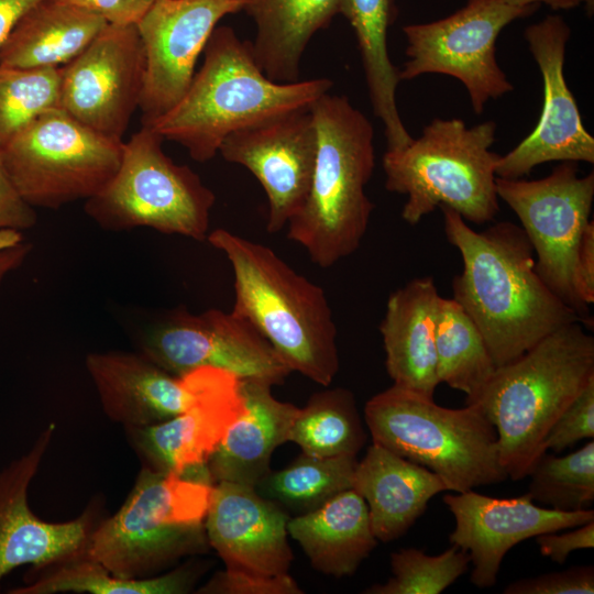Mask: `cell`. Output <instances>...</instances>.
<instances>
[{
    "instance_id": "6da1fadb",
    "label": "cell",
    "mask_w": 594,
    "mask_h": 594,
    "mask_svg": "<svg viewBox=\"0 0 594 594\" xmlns=\"http://www.w3.org/2000/svg\"><path fill=\"white\" fill-rule=\"evenodd\" d=\"M440 209L447 239L463 261L461 274L453 279V299L477 327L496 367L557 329L583 322L537 273L521 227L503 221L477 232L457 211Z\"/></svg>"
},
{
    "instance_id": "7a4b0ae2",
    "label": "cell",
    "mask_w": 594,
    "mask_h": 594,
    "mask_svg": "<svg viewBox=\"0 0 594 594\" xmlns=\"http://www.w3.org/2000/svg\"><path fill=\"white\" fill-rule=\"evenodd\" d=\"M332 86L328 78L286 84L271 80L257 66L251 42L221 25L211 33L204 63L184 96L148 127L204 163L219 153L229 134L276 116L310 109Z\"/></svg>"
},
{
    "instance_id": "3957f363",
    "label": "cell",
    "mask_w": 594,
    "mask_h": 594,
    "mask_svg": "<svg viewBox=\"0 0 594 594\" xmlns=\"http://www.w3.org/2000/svg\"><path fill=\"white\" fill-rule=\"evenodd\" d=\"M232 266L235 315L248 320L290 372L329 386L340 366L337 327L322 287L271 248L227 229L206 239Z\"/></svg>"
},
{
    "instance_id": "277c9868",
    "label": "cell",
    "mask_w": 594,
    "mask_h": 594,
    "mask_svg": "<svg viewBox=\"0 0 594 594\" xmlns=\"http://www.w3.org/2000/svg\"><path fill=\"white\" fill-rule=\"evenodd\" d=\"M583 322L565 324L514 361L497 366L471 404L497 433L508 477H526L546 452L543 442L558 417L594 380V338Z\"/></svg>"
},
{
    "instance_id": "5b68a950",
    "label": "cell",
    "mask_w": 594,
    "mask_h": 594,
    "mask_svg": "<svg viewBox=\"0 0 594 594\" xmlns=\"http://www.w3.org/2000/svg\"><path fill=\"white\" fill-rule=\"evenodd\" d=\"M317 152L309 191L287 223V238L311 262L329 267L353 254L369 228L373 202L365 193L375 165L371 121L345 96L319 97L310 107Z\"/></svg>"
},
{
    "instance_id": "8992f818",
    "label": "cell",
    "mask_w": 594,
    "mask_h": 594,
    "mask_svg": "<svg viewBox=\"0 0 594 594\" xmlns=\"http://www.w3.org/2000/svg\"><path fill=\"white\" fill-rule=\"evenodd\" d=\"M215 484L207 464L183 473L143 466L123 505L94 528L82 553L116 576L144 579L208 552L205 517Z\"/></svg>"
},
{
    "instance_id": "52a82bcc",
    "label": "cell",
    "mask_w": 594,
    "mask_h": 594,
    "mask_svg": "<svg viewBox=\"0 0 594 594\" xmlns=\"http://www.w3.org/2000/svg\"><path fill=\"white\" fill-rule=\"evenodd\" d=\"M496 124L468 127L461 119H433L404 148L387 151L382 165L388 191L407 196L402 218L417 224L446 206L465 221H493L499 211L496 167L491 150Z\"/></svg>"
},
{
    "instance_id": "ba28073f",
    "label": "cell",
    "mask_w": 594,
    "mask_h": 594,
    "mask_svg": "<svg viewBox=\"0 0 594 594\" xmlns=\"http://www.w3.org/2000/svg\"><path fill=\"white\" fill-rule=\"evenodd\" d=\"M364 419L372 442L430 470L450 492L508 477L496 430L476 404L447 408L393 384L366 403Z\"/></svg>"
},
{
    "instance_id": "9c48e42d",
    "label": "cell",
    "mask_w": 594,
    "mask_h": 594,
    "mask_svg": "<svg viewBox=\"0 0 594 594\" xmlns=\"http://www.w3.org/2000/svg\"><path fill=\"white\" fill-rule=\"evenodd\" d=\"M163 141L148 125L133 133L116 174L85 211L105 230L151 228L204 241L216 196L194 169L166 155Z\"/></svg>"
},
{
    "instance_id": "30bf717a",
    "label": "cell",
    "mask_w": 594,
    "mask_h": 594,
    "mask_svg": "<svg viewBox=\"0 0 594 594\" xmlns=\"http://www.w3.org/2000/svg\"><path fill=\"white\" fill-rule=\"evenodd\" d=\"M123 143L57 108L20 130L0 147V157L28 205L58 209L86 201L109 183L121 163Z\"/></svg>"
},
{
    "instance_id": "8fae6325",
    "label": "cell",
    "mask_w": 594,
    "mask_h": 594,
    "mask_svg": "<svg viewBox=\"0 0 594 594\" xmlns=\"http://www.w3.org/2000/svg\"><path fill=\"white\" fill-rule=\"evenodd\" d=\"M538 4L512 7L498 0H468L451 15L403 28L407 40L400 80L425 74H442L465 87L473 111L481 114L491 99L514 87L496 61V41L516 19L532 14Z\"/></svg>"
},
{
    "instance_id": "7c38bea8",
    "label": "cell",
    "mask_w": 594,
    "mask_h": 594,
    "mask_svg": "<svg viewBox=\"0 0 594 594\" xmlns=\"http://www.w3.org/2000/svg\"><path fill=\"white\" fill-rule=\"evenodd\" d=\"M578 170L575 162H562L541 179L496 177V190L518 217L541 279L588 322L587 307L573 288L572 270L580 239L591 221L594 174L580 177Z\"/></svg>"
},
{
    "instance_id": "4fadbf2b",
    "label": "cell",
    "mask_w": 594,
    "mask_h": 594,
    "mask_svg": "<svg viewBox=\"0 0 594 594\" xmlns=\"http://www.w3.org/2000/svg\"><path fill=\"white\" fill-rule=\"evenodd\" d=\"M140 349L141 354L176 375L215 367L241 380L277 385L292 373L266 339L233 311H173L144 333Z\"/></svg>"
},
{
    "instance_id": "5bb4252c",
    "label": "cell",
    "mask_w": 594,
    "mask_h": 594,
    "mask_svg": "<svg viewBox=\"0 0 594 594\" xmlns=\"http://www.w3.org/2000/svg\"><path fill=\"white\" fill-rule=\"evenodd\" d=\"M146 59L135 24H111L61 67L59 109L109 138L122 140L139 109Z\"/></svg>"
},
{
    "instance_id": "9a60e30c",
    "label": "cell",
    "mask_w": 594,
    "mask_h": 594,
    "mask_svg": "<svg viewBox=\"0 0 594 594\" xmlns=\"http://www.w3.org/2000/svg\"><path fill=\"white\" fill-rule=\"evenodd\" d=\"M242 7L243 0H155L135 24L146 59L139 105L142 125L179 101L218 22Z\"/></svg>"
},
{
    "instance_id": "2e32d148",
    "label": "cell",
    "mask_w": 594,
    "mask_h": 594,
    "mask_svg": "<svg viewBox=\"0 0 594 594\" xmlns=\"http://www.w3.org/2000/svg\"><path fill=\"white\" fill-rule=\"evenodd\" d=\"M571 30L563 18L547 15L525 30L530 53L543 81L541 114L534 131L501 155L497 177L520 178L548 162L594 163V138L586 131L564 77L565 47Z\"/></svg>"
},
{
    "instance_id": "e0dca14e",
    "label": "cell",
    "mask_w": 594,
    "mask_h": 594,
    "mask_svg": "<svg viewBox=\"0 0 594 594\" xmlns=\"http://www.w3.org/2000/svg\"><path fill=\"white\" fill-rule=\"evenodd\" d=\"M317 152L310 109L276 116L229 134L219 153L249 169L268 202L266 229L276 233L300 210L309 191Z\"/></svg>"
},
{
    "instance_id": "ac0fdd59",
    "label": "cell",
    "mask_w": 594,
    "mask_h": 594,
    "mask_svg": "<svg viewBox=\"0 0 594 594\" xmlns=\"http://www.w3.org/2000/svg\"><path fill=\"white\" fill-rule=\"evenodd\" d=\"M443 502L455 522L449 541L469 553L473 564L470 580L480 588L496 583L504 557L517 543L594 520L590 508L559 512L536 505L528 493L496 498L471 490L448 493Z\"/></svg>"
},
{
    "instance_id": "d6986e66",
    "label": "cell",
    "mask_w": 594,
    "mask_h": 594,
    "mask_svg": "<svg viewBox=\"0 0 594 594\" xmlns=\"http://www.w3.org/2000/svg\"><path fill=\"white\" fill-rule=\"evenodd\" d=\"M86 369L105 413L124 427L154 425L183 414L222 371L200 367L176 375L141 353L120 351L89 353Z\"/></svg>"
},
{
    "instance_id": "ffe728a7",
    "label": "cell",
    "mask_w": 594,
    "mask_h": 594,
    "mask_svg": "<svg viewBox=\"0 0 594 594\" xmlns=\"http://www.w3.org/2000/svg\"><path fill=\"white\" fill-rule=\"evenodd\" d=\"M55 424H50L32 449L0 474V581L11 570L36 569L81 553L96 527L92 510L67 522H47L28 506V487L46 452Z\"/></svg>"
},
{
    "instance_id": "44dd1931",
    "label": "cell",
    "mask_w": 594,
    "mask_h": 594,
    "mask_svg": "<svg viewBox=\"0 0 594 594\" xmlns=\"http://www.w3.org/2000/svg\"><path fill=\"white\" fill-rule=\"evenodd\" d=\"M289 515L252 486L217 482L205 528L208 542L227 569L262 575L287 574L293 561L288 544Z\"/></svg>"
},
{
    "instance_id": "7402d4cb",
    "label": "cell",
    "mask_w": 594,
    "mask_h": 594,
    "mask_svg": "<svg viewBox=\"0 0 594 594\" xmlns=\"http://www.w3.org/2000/svg\"><path fill=\"white\" fill-rule=\"evenodd\" d=\"M244 409L242 380L222 370L202 397L183 414L154 425L125 427V431L144 468L183 473L207 463Z\"/></svg>"
},
{
    "instance_id": "603a6c76",
    "label": "cell",
    "mask_w": 594,
    "mask_h": 594,
    "mask_svg": "<svg viewBox=\"0 0 594 594\" xmlns=\"http://www.w3.org/2000/svg\"><path fill=\"white\" fill-rule=\"evenodd\" d=\"M441 296L432 277H419L391 294L380 324L385 366L394 385L433 397L436 322Z\"/></svg>"
},
{
    "instance_id": "cb8c5ba5",
    "label": "cell",
    "mask_w": 594,
    "mask_h": 594,
    "mask_svg": "<svg viewBox=\"0 0 594 594\" xmlns=\"http://www.w3.org/2000/svg\"><path fill=\"white\" fill-rule=\"evenodd\" d=\"M352 488L365 501L372 530L382 542L402 537L429 501L448 491L430 470L374 442L356 463Z\"/></svg>"
},
{
    "instance_id": "d4e9b609",
    "label": "cell",
    "mask_w": 594,
    "mask_h": 594,
    "mask_svg": "<svg viewBox=\"0 0 594 594\" xmlns=\"http://www.w3.org/2000/svg\"><path fill=\"white\" fill-rule=\"evenodd\" d=\"M272 386L262 381L242 380L245 409L207 461L215 483L255 487L270 471L274 450L288 441L299 408L276 399Z\"/></svg>"
},
{
    "instance_id": "484cf974",
    "label": "cell",
    "mask_w": 594,
    "mask_h": 594,
    "mask_svg": "<svg viewBox=\"0 0 594 594\" xmlns=\"http://www.w3.org/2000/svg\"><path fill=\"white\" fill-rule=\"evenodd\" d=\"M287 531L314 569L337 578L354 574L377 544L367 505L353 488L312 512L290 517Z\"/></svg>"
},
{
    "instance_id": "4316f807",
    "label": "cell",
    "mask_w": 594,
    "mask_h": 594,
    "mask_svg": "<svg viewBox=\"0 0 594 594\" xmlns=\"http://www.w3.org/2000/svg\"><path fill=\"white\" fill-rule=\"evenodd\" d=\"M107 24L80 7L43 0L16 22L0 46V65L59 68L78 56Z\"/></svg>"
},
{
    "instance_id": "83f0119b",
    "label": "cell",
    "mask_w": 594,
    "mask_h": 594,
    "mask_svg": "<svg viewBox=\"0 0 594 594\" xmlns=\"http://www.w3.org/2000/svg\"><path fill=\"white\" fill-rule=\"evenodd\" d=\"M242 10L256 25L251 51L257 66L286 84L299 80L308 43L340 13V0H243Z\"/></svg>"
},
{
    "instance_id": "f1b7e54d",
    "label": "cell",
    "mask_w": 594,
    "mask_h": 594,
    "mask_svg": "<svg viewBox=\"0 0 594 594\" xmlns=\"http://www.w3.org/2000/svg\"><path fill=\"white\" fill-rule=\"evenodd\" d=\"M397 12L396 0H340V14L356 36L369 97L374 114L384 125L387 151L402 150L414 139L398 112L399 69L392 63L387 47L388 29Z\"/></svg>"
},
{
    "instance_id": "f546056e",
    "label": "cell",
    "mask_w": 594,
    "mask_h": 594,
    "mask_svg": "<svg viewBox=\"0 0 594 594\" xmlns=\"http://www.w3.org/2000/svg\"><path fill=\"white\" fill-rule=\"evenodd\" d=\"M38 569L44 572L33 583L10 593L184 594L194 588L201 573L199 564H185L151 578L122 579L82 552Z\"/></svg>"
},
{
    "instance_id": "4dcf8cb0",
    "label": "cell",
    "mask_w": 594,
    "mask_h": 594,
    "mask_svg": "<svg viewBox=\"0 0 594 594\" xmlns=\"http://www.w3.org/2000/svg\"><path fill=\"white\" fill-rule=\"evenodd\" d=\"M437 377L466 395H480L496 365L475 323L453 298L441 297L436 322Z\"/></svg>"
},
{
    "instance_id": "1f68e13d",
    "label": "cell",
    "mask_w": 594,
    "mask_h": 594,
    "mask_svg": "<svg viewBox=\"0 0 594 594\" xmlns=\"http://www.w3.org/2000/svg\"><path fill=\"white\" fill-rule=\"evenodd\" d=\"M366 438L354 396L342 387L314 394L298 409L288 435L302 453L318 458L356 457Z\"/></svg>"
},
{
    "instance_id": "d6a6232c",
    "label": "cell",
    "mask_w": 594,
    "mask_h": 594,
    "mask_svg": "<svg viewBox=\"0 0 594 594\" xmlns=\"http://www.w3.org/2000/svg\"><path fill=\"white\" fill-rule=\"evenodd\" d=\"M354 455L318 458L301 453L279 471H268L256 492L297 515L312 512L339 493L352 488Z\"/></svg>"
},
{
    "instance_id": "836d02e7",
    "label": "cell",
    "mask_w": 594,
    "mask_h": 594,
    "mask_svg": "<svg viewBox=\"0 0 594 594\" xmlns=\"http://www.w3.org/2000/svg\"><path fill=\"white\" fill-rule=\"evenodd\" d=\"M528 494L559 512L588 509L594 502V441L557 457L543 452L531 465Z\"/></svg>"
},
{
    "instance_id": "e575fe53",
    "label": "cell",
    "mask_w": 594,
    "mask_h": 594,
    "mask_svg": "<svg viewBox=\"0 0 594 594\" xmlns=\"http://www.w3.org/2000/svg\"><path fill=\"white\" fill-rule=\"evenodd\" d=\"M59 68L0 65V147L40 114L59 108Z\"/></svg>"
},
{
    "instance_id": "d590c367",
    "label": "cell",
    "mask_w": 594,
    "mask_h": 594,
    "mask_svg": "<svg viewBox=\"0 0 594 594\" xmlns=\"http://www.w3.org/2000/svg\"><path fill=\"white\" fill-rule=\"evenodd\" d=\"M470 563L469 553L454 544L437 556L417 548L400 549L391 554L392 576L387 582L363 593L440 594L468 571Z\"/></svg>"
},
{
    "instance_id": "8d00e7d4",
    "label": "cell",
    "mask_w": 594,
    "mask_h": 594,
    "mask_svg": "<svg viewBox=\"0 0 594 594\" xmlns=\"http://www.w3.org/2000/svg\"><path fill=\"white\" fill-rule=\"evenodd\" d=\"M594 437V380L572 400L550 428L544 451L560 453L583 439Z\"/></svg>"
},
{
    "instance_id": "74e56055",
    "label": "cell",
    "mask_w": 594,
    "mask_h": 594,
    "mask_svg": "<svg viewBox=\"0 0 594 594\" xmlns=\"http://www.w3.org/2000/svg\"><path fill=\"white\" fill-rule=\"evenodd\" d=\"M199 593L218 594H300L296 580L287 574L262 575L227 569L219 571L199 588Z\"/></svg>"
},
{
    "instance_id": "f35d334b",
    "label": "cell",
    "mask_w": 594,
    "mask_h": 594,
    "mask_svg": "<svg viewBox=\"0 0 594 594\" xmlns=\"http://www.w3.org/2000/svg\"><path fill=\"white\" fill-rule=\"evenodd\" d=\"M505 594H593V565H575L558 572L543 573L534 578L509 583Z\"/></svg>"
},
{
    "instance_id": "ab89813d",
    "label": "cell",
    "mask_w": 594,
    "mask_h": 594,
    "mask_svg": "<svg viewBox=\"0 0 594 594\" xmlns=\"http://www.w3.org/2000/svg\"><path fill=\"white\" fill-rule=\"evenodd\" d=\"M36 223V212L14 188L0 157V231L22 232Z\"/></svg>"
},
{
    "instance_id": "60d3db41",
    "label": "cell",
    "mask_w": 594,
    "mask_h": 594,
    "mask_svg": "<svg viewBox=\"0 0 594 594\" xmlns=\"http://www.w3.org/2000/svg\"><path fill=\"white\" fill-rule=\"evenodd\" d=\"M536 542L543 557L563 564L572 551L594 547V520L564 534H541L536 537Z\"/></svg>"
},
{
    "instance_id": "b9f144b4",
    "label": "cell",
    "mask_w": 594,
    "mask_h": 594,
    "mask_svg": "<svg viewBox=\"0 0 594 594\" xmlns=\"http://www.w3.org/2000/svg\"><path fill=\"white\" fill-rule=\"evenodd\" d=\"M575 295L588 307L594 302V222L586 226L580 239L572 270Z\"/></svg>"
},
{
    "instance_id": "7bdbcfd3",
    "label": "cell",
    "mask_w": 594,
    "mask_h": 594,
    "mask_svg": "<svg viewBox=\"0 0 594 594\" xmlns=\"http://www.w3.org/2000/svg\"><path fill=\"white\" fill-rule=\"evenodd\" d=\"M98 14L111 24H136L155 0H59Z\"/></svg>"
},
{
    "instance_id": "ee69618b",
    "label": "cell",
    "mask_w": 594,
    "mask_h": 594,
    "mask_svg": "<svg viewBox=\"0 0 594 594\" xmlns=\"http://www.w3.org/2000/svg\"><path fill=\"white\" fill-rule=\"evenodd\" d=\"M29 249V244L22 240L21 232L0 231V284L10 272L23 262Z\"/></svg>"
},
{
    "instance_id": "f6af8a7d",
    "label": "cell",
    "mask_w": 594,
    "mask_h": 594,
    "mask_svg": "<svg viewBox=\"0 0 594 594\" xmlns=\"http://www.w3.org/2000/svg\"><path fill=\"white\" fill-rule=\"evenodd\" d=\"M41 1L43 0H0V46L16 22Z\"/></svg>"
},
{
    "instance_id": "bcb514c9",
    "label": "cell",
    "mask_w": 594,
    "mask_h": 594,
    "mask_svg": "<svg viewBox=\"0 0 594 594\" xmlns=\"http://www.w3.org/2000/svg\"><path fill=\"white\" fill-rule=\"evenodd\" d=\"M512 7H528L544 3L553 10H569L581 4V0H498Z\"/></svg>"
},
{
    "instance_id": "7dc6e473",
    "label": "cell",
    "mask_w": 594,
    "mask_h": 594,
    "mask_svg": "<svg viewBox=\"0 0 594 594\" xmlns=\"http://www.w3.org/2000/svg\"><path fill=\"white\" fill-rule=\"evenodd\" d=\"M581 3H584L586 12L588 15H592L594 12V0H581Z\"/></svg>"
}]
</instances>
